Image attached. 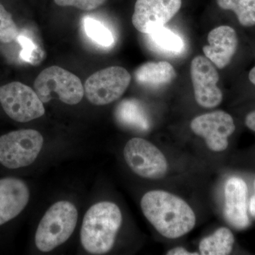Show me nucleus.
<instances>
[{
  "label": "nucleus",
  "instance_id": "1",
  "mask_svg": "<svg viewBox=\"0 0 255 255\" xmlns=\"http://www.w3.org/2000/svg\"><path fill=\"white\" fill-rule=\"evenodd\" d=\"M140 206L147 221L169 239L182 237L195 226L196 216L190 206L167 191H148L142 196Z\"/></svg>",
  "mask_w": 255,
  "mask_h": 255
},
{
  "label": "nucleus",
  "instance_id": "2",
  "mask_svg": "<svg viewBox=\"0 0 255 255\" xmlns=\"http://www.w3.org/2000/svg\"><path fill=\"white\" fill-rule=\"evenodd\" d=\"M117 204L102 201L91 206L82 222L80 239L84 249L92 255H105L114 247L122 223Z\"/></svg>",
  "mask_w": 255,
  "mask_h": 255
},
{
  "label": "nucleus",
  "instance_id": "3",
  "mask_svg": "<svg viewBox=\"0 0 255 255\" xmlns=\"http://www.w3.org/2000/svg\"><path fill=\"white\" fill-rule=\"evenodd\" d=\"M78 213L70 201H60L50 206L38 225L35 236L37 248L43 253L53 251L73 234Z\"/></svg>",
  "mask_w": 255,
  "mask_h": 255
},
{
  "label": "nucleus",
  "instance_id": "4",
  "mask_svg": "<svg viewBox=\"0 0 255 255\" xmlns=\"http://www.w3.org/2000/svg\"><path fill=\"white\" fill-rule=\"evenodd\" d=\"M33 86L43 104L49 102L55 94L63 103L78 105L85 95L80 79L56 65L44 69L35 80Z\"/></svg>",
  "mask_w": 255,
  "mask_h": 255
},
{
  "label": "nucleus",
  "instance_id": "5",
  "mask_svg": "<svg viewBox=\"0 0 255 255\" xmlns=\"http://www.w3.org/2000/svg\"><path fill=\"white\" fill-rule=\"evenodd\" d=\"M43 145V137L33 129L14 130L0 136V164L6 168L31 165Z\"/></svg>",
  "mask_w": 255,
  "mask_h": 255
},
{
  "label": "nucleus",
  "instance_id": "6",
  "mask_svg": "<svg viewBox=\"0 0 255 255\" xmlns=\"http://www.w3.org/2000/svg\"><path fill=\"white\" fill-rule=\"evenodd\" d=\"M0 104L9 118L21 123L35 120L45 114L44 106L36 91L19 82L0 87Z\"/></svg>",
  "mask_w": 255,
  "mask_h": 255
},
{
  "label": "nucleus",
  "instance_id": "7",
  "mask_svg": "<svg viewBox=\"0 0 255 255\" xmlns=\"http://www.w3.org/2000/svg\"><path fill=\"white\" fill-rule=\"evenodd\" d=\"M131 76L127 69L109 67L90 75L85 82V95L92 105L105 106L119 100L127 91Z\"/></svg>",
  "mask_w": 255,
  "mask_h": 255
},
{
  "label": "nucleus",
  "instance_id": "8",
  "mask_svg": "<svg viewBox=\"0 0 255 255\" xmlns=\"http://www.w3.org/2000/svg\"><path fill=\"white\" fill-rule=\"evenodd\" d=\"M124 159L134 173L149 179H161L167 173V159L150 142L133 137L126 144Z\"/></svg>",
  "mask_w": 255,
  "mask_h": 255
},
{
  "label": "nucleus",
  "instance_id": "9",
  "mask_svg": "<svg viewBox=\"0 0 255 255\" xmlns=\"http://www.w3.org/2000/svg\"><path fill=\"white\" fill-rule=\"evenodd\" d=\"M190 73L198 105L207 109L219 106L222 102L223 94L217 86L219 75L214 63L206 56H196L191 61Z\"/></svg>",
  "mask_w": 255,
  "mask_h": 255
},
{
  "label": "nucleus",
  "instance_id": "10",
  "mask_svg": "<svg viewBox=\"0 0 255 255\" xmlns=\"http://www.w3.org/2000/svg\"><path fill=\"white\" fill-rule=\"evenodd\" d=\"M191 128L196 135L205 140L208 147L214 152L227 149L228 137L236 130L232 117L223 111H216L193 119Z\"/></svg>",
  "mask_w": 255,
  "mask_h": 255
},
{
  "label": "nucleus",
  "instance_id": "11",
  "mask_svg": "<svg viewBox=\"0 0 255 255\" xmlns=\"http://www.w3.org/2000/svg\"><path fill=\"white\" fill-rule=\"evenodd\" d=\"M182 0H137L132 16L134 27L149 34L164 26L177 14Z\"/></svg>",
  "mask_w": 255,
  "mask_h": 255
},
{
  "label": "nucleus",
  "instance_id": "12",
  "mask_svg": "<svg viewBox=\"0 0 255 255\" xmlns=\"http://www.w3.org/2000/svg\"><path fill=\"white\" fill-rule=\"evenodd\" d=\"M29 189L17 178L0 179V226L15 219L29 201Z\"/></svg>",
  "mask_w": 255,
  "mask_h": 255
},
{
  "label": "nucleus",
  "instance_id": "13",
  "mask_svg": "<svg viewBox=\"0 0 255 255\" xmlns=\"http://www.w3.org/2000/svg\"><path fill=\"white\" fill-rule=\"evenodd\" d=\"M209 45L203 47L206 58L219 69L226 68L231 63L238 49V38L234 28L220 26L209 32Z\"/></svg>",
  "mask_w": 255,
  "mask_h": 255
},
{
  "label": "nucleus",
  "instance_id": "14",
  "mask_svg": "<svg viewBox=\"0 0 255 255\" xmlns=\"http://www.w3.org/2000/svg\"><path fill=\"white\" fill-rule=\"evenodd\" d=\"M248 187L241 178H229L225 185L224 215L231 226L244 229L250 224L247 210Z\"/></svg>",
  "mask_w": 255,
  "mask_h": 255
},
{
  "label": "nucleus",
  "instance_id": "15",
  "mask_svg": "<svg viewBox=\"0 0 255 255\" xmlns=\"http://www.w3.org/2000/svg\"><path fill=\"white\" fill-rule=\"evenodd\" d=\"M175 70L168 62H148L142 64L134 73L135 80L140 85L158 87L167 85L176 78Z\"/></svg>",
  "mask_w": 255,
  "mask_h": 255
},
{
  "label": "nucleus",
  "instance_id": "16",
  "mask_svg": "<svg viewBox=\"0 0 255 255\" xmlns=\"http://www.w3.org/2000/svg\"><path fill=\"white\" fill-rule=\"evenodd\" d=\"M115 116L121 125L132 130L146 131L150 128L147 114L137 100L122 101L117 107Z\"/></svg>",
  "mask_w": 255,
  "mask_h": 255
},
{
  "label": "nucleus",
  "instance_id": "17",
  "mask_svg": "<svg viewBox=\"0 0 255 255\" xmlns=\"http://www.w3.org/2000/svg\"><path fill=\"white\" fill-rule=\"evenodd\" d=\"M147 35L149 46L152 50L164 54L177 55L182 53L184 43L179 35L162 26Z\"/></svg>",
  "mask_w": 255,
  "mask_h": 255
},
{
  "label": "nucleus",
  "instance_id": "18",
  "mask_svg": "<svg viewBox=\"0 0 255 255\" xmlns=\"http://www.w3.org/2000/svg\"><path fill=\"white\" fill-rule=\"evenodd\" d=\"M235 238L227 228H221L208 236L199 244V251L203 255H227L233 251Z\"/></svg>",
  "mask_w": 255,
  "mask_h": 255
},
{
  "label": "nucleus",
  "instance_id": "19",
  "mask_svg": "<svg viewBox=\"0 0 255 255\" xmlns=\"http://www.w3.org/2000/svg\"><path fill=\"white\" fill-rule=\"evenodd\" d=\"M217 4L221 9L234 11L242 26H255V0H217Z\"/></svg>",
  "mask_w": 255,
  "mask_h": 255
},
{
  "label": "nucleus",
  "instance_id": "20",
  "mask_svg": "<svg viewBox=\"0 0 255 255\" xmlns=\"http://www.w3.org/2000/svg\"><path fill=\"white\" fill-rule=\"evenodd\" d=\"M83 26L87 36L99 46L105 48L113 46L114 38L112 31L101 21L86 16L83 19Z\"/></svg>",
  "mask_w": 255,
  "mask_h": 255
},
{
  "label": "nucleus",
  "instance_id": "21",
  "mask_svg": "<svg viewBox=\"0 0 255 255\" xmlns=\"http://www.w3.org/2000/svg\"><path fill=\"white\" fill-rule=\"evenodd\" d=\"M19 36V31L12 16L0 3V42L11 43Z\"/></svg>",
  "mask_w": 255,
  "mask_h": 255
},
{
  "label": "nucleus",
  "instance_id": "22",
  "mask_svg": "<svg viewBox=\"0 0 255 255\" xmlns=\"http://www.w3.org/2000/svg\"><path fill=\"white\" fill-rule=\"evenodd\" d=\"M17 38L23 48L21 53L22 59L31 65L41 63L44 57L43 52L41 51L38 47L27 37L18 36Z\"/></svg>",
  "mask_w": 255,
  "mask_h": 255
},
{
  "label": "nucleus",
  "instance_id": "23",
  "mask_svg": "<svg viewBox=\"0 0 255 255\" xmlns=\"http://www.w3.org/2000/svg\"><path fill=\"white\" fill-rule=\"evenodd\" d=\"M107 0H54L60 6H73L83 11H92L105 4Z\"/></svg>",
  "mask_w": 255,
  "mask_h": 255
},
{
  "label": "nucleus",
  "instance_id": "24",
  "mask_svg": "<svg viewBox=\"0 0 255 255\" xmlns=\"http://www.w3.org/2000/svg\"><path fill=\"white\" fill-rule=\"evenodd\" d=\"M168 255H198L199 253H190V252L186 251L184 248H173V249L170 250L167 253Z\"/></svg>",
  "mask_w": 255,
  "mask_h": 255
},
{
  "label": "nucleus",
  "instance_id": "25",
  "mask_svg": "<svg viewBox=\"0 0 255 255\" xmlns=\"http://www.w3.org/2000/svg\"><path fill=\"white\" fill-rule=\"evenodd\" d=\"M246 124L247 127L249 128L251 130L255 132V111L251 112L247 116Z\"/></svg>",
  "mask_w": 255,
  "mask_h": 255
},
{
  "label": "nucleus",
  "instance_id": "26",
  "mask_svg": "<svg viewBox=\"0 0 255 255\" xmlns=\"http://www.w3.org/2000/svg\"><path fill=\"white\" fill-rule=\"evenodd\" d=\"M250 212L252 216L255 218V194L251 198L250 201Z\"/></svg>",
  "mask_w": 255,
  "mask_h": 255
},
{
  "label": "nucleus",
  "instance_id": "27",
  "mask_svg": "<svg viewBox=\"0 0 255 255\" xmlns=\"http://www.w3.org/2000/svg\"><path fill=\"white\" fill-rule=\"evenodd\" d=\"M249 80L253 85H255V67L252 68L251 71H250Z\"/></svg>",
  "mask_w": 255,
  "mask_h": 255
},
{
  "label": "nucleus",
  "instance_id": "28",
  "mask_svg": "<svg viewBox=\"0 0 255 255\" xmlns=\"http://www.w3.org/2000/svg\"></svg>",
  "mask_w": 255,
  "mask_h": 255
}]
</instances>
